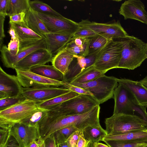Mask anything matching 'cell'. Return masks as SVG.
I'll return each instance as SVG.
<instances>
[{"instance_id":"1","label":"cell","mask_w":147,"mask_h":147,"mask_svg":"<svg viewBox=\"0 0 147 147\" xmlns=\"http://www.w3.org/2000/svg\"><path fill=\"white\" fill-rule=\"evenodd\" d=\"M100 105H97L81 114L60 115L47 113L38 124L40 136L44 140L57 131L66 127H73L79 130H83L88 127L100 125Z\"/></svg>"},{"instance_id":"2","label":"cell","mask_w":147,"mask_h":147,"mask_svg":"<svg viewBox=\"0 0 147 147\" xmlns=\"http://www.w3.org/2000/svg\"><path fill=\"white\" fill-rule=\"evenodd\" d=\"M123 43L121 58L118 68L134 70L146 59L145 43L134 36L128 35L118 38Z\"/></svg>"},{"instance_id":"3","label":"cell","mask_w":147,"mask_h":147,"mask_svg":"<svg viewBox=\"0 0 147 147\" xmlns=\"http://www.w3.org/2000/svg\"><path fill=\"white\" fill-rule=\"evenodd\" d=\"M107 134L127 133L137 130H147V122L136 115L113 114L105 119Z\"/></svg>"},{"instance_id":"4","label":"cell","mask_w":147,"mask_h":147,"mask_svg":"<svg viewBox=\"0 0 147 147\" xmlns=\"http://www.w3.org/2000/svg\"><path fill=\"white\" fill-rule=\"evenodd\" d=\"M38 109L36 102L26 99L0 111V127L9 129L15 124L21 123L29 117Z\"/></svg>"},{"instance_id":"5","label":"cell","mask_w":147,"mask_h":147,"mask_svg":"<svg viewBox=\"0 0 147 147\" xmlns=\"http://www.w3.org/2000/svg\"><path fill=\"white\" fill-rule=\"evenodd\" d=\"M119 40H110L100 50L94 64V68L105 74L111 69L118 68L121 58L123 43Z\"/></svg>"},{"instance_id":"6","label":"cell","mask_w":147,"mask_h":147,"mask_svg":"<svg viewBox=\"0 0 147 147\" xmlns=\"http://www.w3.org/2000/svg\"><path fill=\"white\" fill-rule=\"evenodd\" d=\"M117 79L114 76H107L104 74L86 83H70L89 91L100 104L113 96L115 90L118 84Z\"/></svg>"},{"instance_id":"7","label":"cell","mask_w":147,"mask_h":147,"mask_svg":"<svg viewBox=\"0 0 147 147\" xmlns=\"http://www.w3.org/2000/svg\"><path fill=\"white\" fill-rule=\"evenodd\" d=\"M100 105L99 102L93 96L80 94L48 111V113L60 115L81 114L89 111Z\"/></svg>"},{"instance_id":"8","label":"cell","mask_w":147,"mask_h":147,"mask_svg":"<svg viewBox=\"0 0 147 147\" xmlns=\"http://www.w3.org/2000/svg\"><path fill=\"white\" fill-rule=\"evenodd\" d=\"M113 96L115 105L113 114L134 115L136 112L147 122L146 107L137 105L131 94L122 85L118 84Z\"/></svg>"},{"instance_id":"9","label":"cell","mask_w":147,"mask_h":147,"mask_svg":"<svg viewBox=\"0 0 147 147\" xmlns=\"http://www.w3.org/2000/svg\"><path fill=\"white\" fill-rule=\"evenodd\" d=\"M35 12L50 33L73 35L80 28L78 22L62 16L57 17Z\"/></svg>"},{"instance_id":"10","label":"cell","mask_w":147,"mask_h":147,"mask_svg":"<svg viewBox=\"0 0 147 147\" xmlns=\"http://www.w3.org/2000/svg\"><path fill=\"white\" fill-rule=\"evenodd\" d=\"M78 23L80 27L91 29L109 40L122 38L128 35L119 21L102 23L91 22L86 19L82 20Z\"/></svg>"},{"instance_id":"11","label":"cell","mask_w":147,"mask_h":147,"mask_svg":"<svg viewBox=\"0 0 147 147\" xmlns=\"http://www.w3.org/2000/svg\"><path fill=\"white\" fill-rule=\"evenodd\" d=\"M71 91L65 87H35L22 88V95L26 99L39 103L66 93Z\"/></svg>"},{"instance_id":"12","label":"cell","mask_w":147,"mask_h":147,"mask_svg":"<svg viewBox=\"0 0 147 147\" xmlns=\"http://www.w3.org/2000/svg\"><path fill=\"white\" fill-rule=\"evenodd\" d=\"M16 76L23 87L63 86L65 82L53 80L31 72L30 70L15 69Z\"/></svg>"},{"instance_id":"13","label":"cell","mask_w":147,"mask_h":147,"mask_svg":"<svg viewBox=\"0 0 147 147\" xmlns=\"http://www.w3.org/2000/svg\"><path fill=\"white\" fill-rule=\"evenodd\" d=\"M0 48L1 57L3 65L6 67L14 69L16 64L32 52L39 49H46L44 38L31 45L20 49L16 55H12L5 45Z\"/></svg>"},{"instance_id":"14","label":"cell","mask_w":147,"mask_h":147,"mask_svg":"<svg viewBox=\"0 0 147 147\" xmlns=\"http://www.w3.org/2000/svg\"><path fill=\"white\" fill-rule=\"evenodd\" d=\"M10 129L11 135L15 138L20 147H29L33 142L40 138L38 127L19 123L13 125Z\"/></svg>"},{"instance_id":"15","label":"cell","mask_w":147,"mask_h":147,"mask_svg":"<svg viewBox=\"0 0 147 147\" xmlns=\"http://www.w3.org/2000/svg\"><path fill=\"white\" fill-rule=\"evenodd\" d=\"M22 88L16 76L7 74L0 66V99L20 96Z\"/></svg>"},{"instance_id":"16","label":"cell","mask_w":147,"mask_h":147,"mask_svg":"<svg viewBox=\"0 0 147 147\" xmlns=\"http://www.w3.org/2000/svg\"><path fill=\"white\" fill-rule=\"evenodd\" d=\"M119 12L125 20H135L147 25V12L144 4L140 0L125 1L121 4Z\"/></svg>"},{"instance_id":"17","label":"cell","mask_w":147,"mask_h":147,"mask_svg":"<svg viewBox=\"0 0 147 147\" xmlns=\"http://www.w3.org/2000/svg\"><path fill=\"white\" fill-rule=\"evenodd\" d=\"M100 50L93 54L86 56L74 55V58L70 65L67 72L64 75L63 82H70L82 71L94 65Z\"/></svg>"},{"instance_id":"18","label":"cell","mask_w":147,"mask_h":147,"mask_svg":"<svg viewBox=\"0 0 147 147\" xmlns=\"http://www.w3.org/2000/svg\"><path fill=\"white\" fill-rule=\"evenodd\" d=\"M53 57L46 49H38L18 62L15 65L14 69L30 70L33 66L52 62Z\"/></svg>"},{"instance_id":"19","label":"cell","mask_w":147,"mask_h":147,"mask_svg":"<svg viewBox=\"0 0 147 147\" xmlns=\"http://www.w3.org/2000/svg\"><path fill=\"white\" fill-rule=\"evenodd\" d=\"M117 81L131 94L137 105L147 107V89L139 81L125 78H118Z\"/></svg>"},{"instance_id":"20","label":"cell","mask_w":147,"mask_h":147,"mask_svg":"<svg viewBox=\"0 0 147 147\" xmlns=\"http://www.w3.org/2000/svg\"><path fill=\"white\" fill-rule=\"evenodd\" d=\"M9 24L10 27L16 31L20 42V49L43 38L29 28L24 22H9Z\"/></svg>"},{"instance_id":"21","label":"cell","mask_w":147,"mask_h":147,"mask_svg":"<svg viewBox=\"0 0 147 147\" xmlns=\"http://www.w3.org/2000/svg\"><path fill=\"white\" fill-rule=\"evenodd\" d=\"M73 35L51 33L45 35V40L46 49L53 56L64 48L72 39Z\"/></svg>"},{"instance_id":"22","label":"cell","mask_w":147,"mask_h":147,"mask_svg":"<svg viewBox=\"0 0 147 147\" xmlns=\"http://www.w3.org/2000/svg\"><path fill=\"white\" fill-rule=\"evenodd\" d=\"M113 140L127 143H147V130H137L127 133L107 134L102 141Z\"/></svg>"},{"instance_id":"23","label":"cell","mask_w":147,"mask_h":147,"mask_svg":"<svg viewBox=\"0 0 147 147\" xmlns=\"http://www.w3.org/2000/svg\"><path fill=\"white\" fill-rule=\"evenodd\" d=\"M24 22L26 26L45 39L49 32L35 11L30 8L25 12Z\"/></svg>"},{"instance_id":"24","label":"cell","mask_w":147,"mask_h":147,"mask_svg":"<svg viewBox=\"0 0 147 147\" xmlns=\"http://www.w3.org/2000/svg\"><path fill=\"white\" fill-rule=\"evenodd\" d=\"M74 58V55L65 47L53 57L52 65L64 75Z\"/></svg>"},{"instance_id":"25","label":"cell","mask_w":147,"mask_h":147,"mask_svg":"<svg viewBox=\"0 0 147 147\" xmlns=\"http://www.w3.org/2000/svg\"><path fill=\"white\" fill-rule=\"evenodd\" d=\"M30 70L48 78L58 81H63L64 75L52 65H36L32 67Z\"/></svg>"},{"instance_id":"26","label":"cell","mask_w":147,"mask_h":147,"mask_svg":"<svg viewBox=\"0 0 147 147\" xmlns=\"http://www.w3.org/2000/svg\"><path fill=\"white\" fill-rule=\"evenodd\" d=\"M79 94L71 90L68 92L56 96L47 101L37 103V105L39 108L50 111L59 106L65 101Z\"/></svg>"},{"instance_id":"27","label":"cell","mask_w":147,"mask_h":147,"mask_svg":"<svg viewBox=\"0 0 147 147\" xmlns=\"http://www.w3.org/2000/svg\"><path fill=\"white\" fill-rule=\"evenodd\" d=\"M105 74L101 71L96 69L94 65L82 71L70 82L83 84L94 80Z\"/></svg>"},{"instance_id":"28","label":"cell","mask_w":147,"mask_h":147,"mask_svg":"<svg viewBox=\"0 0 147 147\" xmlns=\"http://www.w3.org/2000/svg\"><path fill=\"white\" fill-rule=\"evenodd\" d=\"M83 133L86 141H90L93 144L102 141L107 134L106 130L101 125L87 127L83 130Z\"/></svg>"},{"instance_id":"29","label":"cell","mask_w":147,"mask_h":147,"mask_svg":"<svg viewBox=\"0 0 147 147\" xmlns=\"http://www.w3.org/2000/svg\"><path fill=\"white\" fill-rule=\"evenodd\" d=\"M29 0H9L7 13L9 16L22 12L30 8Z\"/></svg>"},{"instance_id":"30","label":"cell","mask_w":147,"mask_h":147,"mask_svg":"<svg viewBox=\"0 0 147 147\" xmlns=\"http://www.w3.org/2000/svg\"><path fill=\"white\" fill-rule=\"evenodd\" d=\"M29 5L30 8L36 12L45 15L57 17L62 16L48 4L42 1L30 0Z\"/></svg>"},{"instance_id":"31","label":"cell","mask_w":147,"mask_h":147,"mask_svg":"<svg viewBox=\"0 0 147 147\" xmlns=\"http://www.w3.org/2000/svg\"><path fill=\"white\" fill-rule=\"evenodd\" d=\"M89 39L88 55L93 54L100 51L111 40L99 34Z\"/></svg>"},{"instance_id":"32","label":"cell","mask_w":147,"mask_h":147,"mask_svg":"<svg viewBox=\"0 0 147 147\" xmlns=\"http://www.w3.org/2000/svg\"><path fill=\"white\" fill-rule=\"evenodd\" d=\"M78 130L75 127L67 126L56 131L53 134L56 145L66 142L74 132Z\"/></svg>"},{"instance_id":"33","label":"cell","mask_w":147,"mask_h":147,"mask_svg":"<svg viewBox=\"0 0 147 147\" xmlns=\"http://www.w3.org/2000/svg\"><path fill=\"white\" fill-rule=\"evenodd\" d=\"M48 111L39 108L31 116L21 123L29 126L38 127L39 123L47 115Z\"/></svg>"},{"instance_id":"34","label":"cell","mask_w":147,"mask_h":147,"mask_svg":"<svg viewBox=\"0 0 147 147\" xmlns=\"http://www.w3.org/2000/svg\"><path fill=\"white\" fill-rule=\"evenodd\" d=\"M26 99L22 94L17 97H9L0 99V111L12 106Z\"/></svg>"},{"instance_id":"35","label":"cell","mask_w":147,"mask_h":147,"mask_svg":"<svg viewBox=\"0 0 147 147\" xmlns=\"http://www.w3.org/2000/svg\"><path fill=\"white\" fill-rule=\"evenodd\" d=\"M104 142L109 147H144L147 146L146 143H127L113 140Z\"/></svg>"},{"instance_id":"36","label":"cell","mask_w":147,"mask_h":147,"mask_svg":"<svg viewBox=\"0 0 147 147\" xmlns=\"http://www.w3.org/2000/svg\"><path fill=\"white\" fill-rule=\"evenodd\" d=\"M98 35V34L91 29L80 26L79 29L73 35V37L89 38Z\"/></svg>"},{"instance_id":"37","label":"cell","mask_w":147,"mask_h":147,"mask_svg":"<svg viewBox=\"0 0 147 147\" xmlns=\"http://www.w3.org/2000/svg\"><path fill=\"white\" fill-rule=\"evenodd\" d=\"M0 147H7L11 135L10 129L1 128L0 129Z\"/></svg>"},{"instance_id":"38","label":"cell","mask_w":147,"mask_h":147,"mask_svg":"<svg viewBox=\"0 0 147 147\" xmlns=\"http://www.w3.org/2000/svg\"><path fill=\"white\" fill-rule=\"evenodd\" d=\"M63 87L80 94L88 95L93 96V94L88 90L82 88L74 86L69 82H65Z\"/></svg>"},{"instance_id":"39","label":"cell","mask_w":147,"mask_h":147,"mask_svg":"<svg viewBox=\"0 0 147 147\" xmlns=\"http://www.w3.org/2000/svg\"><path fill=\"white\" fill-rule=\"evenodd\" d=\"M37 140L39 144V147H57L53 134L45 140H42L40 138Z\"/></svg>"},{"instance_id":"40","label":"cell","mask_w":147,"mask_h":147,"mask_svg":"<svg viewBox=\"0 0 147 147\" xmlns=\"http://www.w3.org/2000/svg\"><path fill=\"white\" fill-rule=\"evenodd\" d=\"M7 49L11 54L16 55L18 53L20 49V42L18 39L11 40L9 43Z\"/></svg>"},{"instance_id":"41","label":"cell","mask_w":147,"mask_h":147,"mask_svg":"<svg viewBox=\"0 0 147 147\" xmlns=\"http://www.w3.org/2000/svg\"><path fill=\"white\" fill-rule=\"evenodd\" d=\"M80 131L74 132L66 141L69 147H76L80 134Z\"/></svg>"},{"instance_id":"42","label":"cell","mask_w":147,"mask_h":147,"mask_svg":"<svg viewBox=\"0 0 147 147\" xmlns=\"http://www.w3.org/2000/svg\"><path fill=\"white\" fill-rule=\"evenodd\" d=\"M25 14V12H22L9 16V22H24V18Z\"/></svg>"},{"instance_id":"43","label":"cell","mask_w":147,"mask_h":147,"mask_svg":"<svg viewBox=\"0 0 147 147\" xmlns=\"http://www.w3.org/2000/svg\"><path fill=\"white\" fill-rule=\"evenodd\" d=\"M6 16L0 14V48L2 45L3 39L5 37L4 30V23Z\"/></svg>"},{"instance_id":"44","label":"cell","mask_w":147,"mask_h":147,"mask_svg":"<svg viewBox=\"0 0 147 147\" xmlns=\"http://www.w3.org/2000/svg\"><path fill=\"white\" fill-rule=\"evenodd\" d=\"M9 0H0V14L8 16L7 13Z\"/></svg>"},{"instance_id":"45","label":"cell","mask_w":147,"mask_h":147,"mask_svg":"<svg viewBox=\"0 0 147 147\" xmlns=\"http://www.w3.org/2000/svg\"><path fill=\"white\" fill-rule=\"evenodd\" d=\"M80 134L76 147H86L87 142L83 134V130H80Z\"/></svg>"},{"instance_id":"46","label":"cell","mask_w":147,"mask_h":147,"mask_svg":"<svg viewBox=\"0 0 147 147\" xmlns=\"http://www.w3.org/2000/svg\"><path fill=\"white\" fill-rule=\"evenodd\" d=\"M7 147H20L19 144L15 138L10 135L9 138Z\"/></svg>"},{"instance_id":"47","label":"cell","mask_w":147,"mask_h":147,"mask_svg":"<svg viewBox=\"0 0 147 147\" xmlns=\"http://www.w3.org/2000/svg\"><path fill=\"white\" fill-rule=\"evenodd\" d=\"M8 33H9L11 36V40H15L18 39L15 30L12 28L11 27H10L8 31Z\"/></svg>"},{"instance_id":"48","label":"cell","mask_w":147,"mask_h":147,"mask_svg":"<svg viewBox=\"0 0 147 147\" xmlns=\"http://www.w3.org/2000/svg\"><path fill=\"white\" fill-rule=\"evenodd\" d=\"M139 81L141 84L147 89V76Z\"/></svg>"},{"instance_id":"49","label":"cell","mask_w":147,"mask_h":147,"mask_svg":"<svg viewBox=\"0 0 147 147\" xmlns=\"http://www.w3.org/2000/svg\"><path fill=\"white\" fill-rule=\"evenodd\" d=\"M29 147H39V144L38 140H37L33 142Z\"/></svg>"},{"instance_id":"50","label":"cell","mask_w":147,"mask_h":147,"mask_svg":"<svg viewBox=\"0 0 147 147\" xmlns=\"http://www.w3.org/2000/svg\"><path fill=\"white\" fill-rule=\"evenodd\" d=\"M94 144L96 147H109L107 145L100 142Z\"/></svg>"},{"instance_id":"51","label":"cell","mask_w":147,"mask_h":147,"mask_svg":"<svg viewBox=\"0 0 147 147\" xmlns=\"http://www.w3.org/2000/svg\"><path fill=\"white\" fill-rule=\"evenodd\" d=\"M57 147H69L66 142L57 145Z\"/></svg>"},{"instance_id":"52","label":"cell","mask_w":147,"mask_h":147,"mask_svg":"<svg viewBox=\"0 0 147 147\" xmlns=\"http://www.w3.org/2000/svg\"><path fill=\"white\" fill-rule=\"evenodd\" d=\"M145 49L146 55V58H147V42L146 43H145Z\"/></svg>"},{"instance_id":"53","label":"cell","mask_w":147,"mask_h":147,"mask_svg":"<svg viewBox=\"0 0 147 147\" xmlns=\"http://www.w3.org/2000/svg\"><path fill=\"white\" fill-rule=\"evenodd\" d=\"M93 147H96V146H95L94 144V145L93 146Z\"/></svg>"},{"instance_id":"54","label":"cell","mask_w":147,"mask_h":147,"mask_svg":"<svg viewBox=\"0 0 147 147\" xmlns=\"http://www.w3.org/2000/svg\"><path fill=\"white\" fill-rule=\"evenodd\" d=\"M144 147H147V146H144Z\"/></svg>"}]
</instances>
